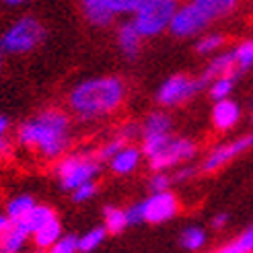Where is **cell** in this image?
<instances>
[{
  "label": "cell",
  "mask_w": 253,
  "mask_h": 253,
  "mask_svg": "<svg viewBox=\"0 0 253 253\" xmlns=\"http://www.w3.org/2000/svg\"><path fill=\"white\" fill-rule=\"evenodd\" d=\"M17 142L45 161H60L72 144L70 116L58 107H47L17 128Z\"/></svg>",
  "instance_id": "cell-1"
},
{
  "label": "cell",
  "mask_w": 253,
  "mask_h": 253,
  "mask_svg": "<svg viewBox=\"0 0 253 253\" xmlns=\"http://www.w3.org/2000/svg\"><path fill=\"white\" fill-rule=\"evenodd\" d=\"M126 83L120 77H93L79 83L68 95L72 113L83 122H95L116 113L126 101Z\"/></svg>",
  "instance_id": "cell-2"
},
{
  "label": "cell",
  "mask_w": 253,
  "mask_h": 253,
  "mask_svg": "<svg viewBox=\"0 0 253 253\" xmlns=\"http://www.w3.org/2000/svg\"><path fill=\"white\" fill-rule=\"evenodd\" d=\"M142 157L148 159V165L155 173H167L169 169L189 165L198 155V144L185 136H148L140 142Z\"/></svg>",
  "instance_id": "cell-3"
},
{
  "label": "cell",
  "mask_w": 253,
  "mask_h": 253,
  "mask_svg": "<svg viewBox=\"0 0 253 253\" xmlns=\"http://www.w3.org/2000/svg\"><path fill=\"white\" fill-rule=\"evenodd\" d=\"M237 8L233 0H194L183 6H177L169 31L175 37H194L202 33L210 23L226 17Z\"/></svg>",
  "instance_id": "cell-4"
},
{
  "label": "cell",
  "mask_w": 253,
  "mask_h": 253,
  "mask_svg": "<svg viewBox=\"0 0 253 253\" xmlns=\"http://www.w3.org/2000/svg\"><path fill=\"white\" fill-rule=\"evenodd\" d=\"M99 171H101V163L95 157V153H88V150L68 153L66 157L56 161L54 165V173L60 181V187L70 194L81 185L95 181Z\"/></svg>",
  "instance_id": "cell-5"
},
{
  "label": "cell",
  "mask_w": 253,
  "mask_h": 253,
  "mask_svg": "<svg viewBox=\"0 0 253 253\" xmlns=\"http://www.w3.org/2000/svg\"><path fill=\"white\" fill-rule=\"evenodd\" d=\"M45 40V27L37 17H21L4 31L0 47L8 54H27Z\"/></svg>",
  "instance_id": "cell-6"
},
{
  "label": "cell",
  "mask_w": 253,
  "mask_h": 253,
  "mask_svg": "<svg viewBox=\"0 0 253 253\" xmlns=\"http://www.w3.org/2000/svg\"><path fill=\"white\" fill-rule=\"evenodd\" d=\"M177 6L179 4L175 0H142L140 8L136 10V15L130 21L134 23V27L144 40L146 37H155L169 29Z\"/></svg>",
  "instance_id": "cell-7"
},
{
  "label": "cell",
  "mask_w": 253,
  "mask_h": 253,
  "mask_svg": "<svg viewBox=\"0 0 253 253\" xmlns=\"http://www.w3.org/2000/svg\"><path fill=\"white\" fill-rule=\"evenodd\" d=\"M208 88L202 83L200 77H187V74H173V77L165 79L157 88V103L163 107H177L181 103H187L189 99H194L200 91Z\"/></svg>",
  "instance_id": "cell-8"
},
{
  "label": "cell",
  "mask_w": 253,
  "mask_h": 253,
  "mask_svg": "<svg viewBox=\"0 0 253 253\" xmlns=\"http://www.w3.org/2000/svg\"><path fill=\"white\" fill-rule=\"evenodd\" d=\"M249 148H253V134H243L235 138L231 142H222L218 146H214L210 153L204 157L200 165L202 173H214L220 171L222 167H226L231 161H235L237 157H241L243 153H247Z\"/></svg>",
  "instance_id": "cell-9"
},
{
  "label": "cell",
  "mask_w": 253,
  "mask_h": 253,
  "mask_svg": "<svg viewBox=\"0 0 253 253\" xmlns=\"http://www.w3.org/2000/svg\"><path fill=\"white\" fill-rule=\"evenodd\" d=\"M140 210H142V222L163 224L177 216V212H179V200H177L173 192L150 194L146 200L140 202Z\"/></svg>",
  "instance_id": "cell-10"
},
{
  "label": "cell",
  "mask_w": 253,
  "mask_h": 253,
  "mask_svg": "<svg viewBox=\"0 0 253 253\" xmlns=\"http://www.w3.org/2000/svg\"><path fill=\"white\" fill-rule=\"evenodd\" d=\"M241 120V105L233 99H224V101H216L212 107V124L214 128L220 132H229Z\"/></svg>",
  "instance_id": "cell-11"
},
{
  "label": "cell",
  "mask_w": 253,
  "mask_h": 253,
  "mask_svg": "<svg viewBox=\"0 0 253 253\" xmlns=\"http://www.w3.org/2000/svg\"><path fill=\"white\" fill-rule=\"evenodd\" d=\"M81 10L93 27H109L118 17L111 6V0H84L81 2Z\"/></svg>",
  "instance_id": "cell-12"
},
{
  "label": "cell",
  "mask_w": 253,
  "mask_h": 253,
  "mask_svg": "<svg viewBox=\"0 0 253 253\" xmlns=\"http://www.w3.org/2000/svg\"><path fill=\"white\" fill-rule=\"evenodd\" d=\"M226 74H237V62H235V52L233 49H224V52H220L218 56H214L208 62V66L204 68V72L200 74V79L208 86L214 79L226 77Z\"/></svg>",
  "instance_id": "cell-13"
},
{
  "label": "cell",
  "mask_w": 253,
  "mask_h": 253,
  "mask_svg": "<svg viewBox=\"0 0 253 253\" xmlns=\"http://www.w3.org/2000/svg\"><path fill=\"white\" fill-rule=\"evenodd\" d=\"M142 42H144V37L138 33V29L134 27L132 21L120 23V27H118V45H120L122 54L128 60L138 58V54H140V49H142Z\"/></svg>",
  "instance_id": "cell-14"
},
{
  "label": "cell",
  "mask_w": 253,
  "mask_h": 253,
  "mask_svg": "<svg viewBox=\"0 0 253 253\" xmlns=\"http://www.w3.org/2000/svg\"><path fill=\"white\" fill-rule=\"evenodd\" d=\"M142 150L140 146H134V144H128L122 153H118L109 161V169L116 173V175H132L138 165L142 163Z\"/></svg>",
  "instance_id": "cell-15"
},
{
  "label": "cell",
  "mask_w": 253,
  "mask_h": 253,
  "mask_svg": "<svg viewBox=\"0 0 253 253\" xmlns=\"http://www.w3.org/2000/svg\"><path fill=\"white\" fill-rule=\"evenodd\" d=\"M142 138H148V136H167V134H173V120L167 111H150L148 116L144 118L142 126Z\"/></svg>",
  "instance_id": "cell-16"
},
{
  "label": "cell",
  "mask_w": 253,
  "mask_h": 253,
  "mask_svg": "<svg viewBox=\"0 0 253 253\" xmlns=\"http://www.w3.org/2000/svg\"><path fill=\"white\" fill-rule=\"evenodd\" d=\"M56 218H58V216H56L54 208H49V206H45V204H37V206H35V208H33V210H31L19 224L33 237L37 231L43 229L45 224H49V222L56 220Z\"/></svg>",
  "instance_id": "cell-17"
},
{
  "label": "cell",
  "mask_w": 253,
  "mask_h": 253,
  "mask_svg": "<svg viewBox=\"0 0 253 253\" xmlns=\"http://www.w3.org/2000/svg\"><path fill=\"white\" fill-rule=\"evenodd\" d=\"M29 233L21 224H10V229L0 237V253H23L29 243Z\"/></svg>",
  "instance_id": "cell-18"
},
{
  "label": "cell",
  "mask_w": 253,
  "mask_h": 253,
  "mask_svg": "<svg viewBox=\"0 0 253 253\" xmlns=\"http://www.w3.org/2000/svg\"><path fill=\"white\" fill-rule=\"evenodd\" d=\"M37 206V202L33 196L29 194H21V196H15V198H10L8 200V204H6V218L12 222V224H19L27 214Z\"/></svg>",
  "instance_id": "cell-19"
},
{
  "label": "cell",
  "mask_w": 253,
  "mask_h": 253,
  "mask_svg": "<svg viewBox=\"0 0 253 253\" xmlns=\"http://www.w3.org/2000/svg\"><path fill=\"white\" fill-rule=\"evenodd\" d=\"M62 235H64V233H62V224L56 218V220H52L49 224H45L43 229L37 231L31 239H33V245L40 249V251H49L62 239Z\"/></svg>",
  "instance_id": "cell-20"
},
{
  "label": "cell",
  "mask_w": 253,
  "mask_h": 253,
  "mask_svg": "<svg viewBox=\"0 0 253 253\" xmlns=\"http://www.w3.org/2000/svg\"><path fill=\"white\" fill-rule=\"evenodd\" d=\"M206 241H208V233H206V229H202V226H198V224L185 226V229L181 231V235H179V243L185 251L204 249Z\"/></svg>",
  "instance_id": "cell-21"
},
{
  "label": "cell",
  "mask_w": 253,
  "mask_h": 253,
  "mask_svg": "<svg viewBox=\"0 0 253 253\" xmlns=\"http://www.w3.org/2000/svg\"><path fill=\"white\" fill-rule=\"evenodd\" d=\"M103 220H105V231L111 235H120L122 231L128 229V216H126V208L120 206H105L103 208Z\"/></svg>",
  "instance_id": "cell-22"
},
{
  "label": "cell",
  "mask_w": 253,
  "mask_h": 253,
  "mask_svg": "<svg viewBox=\"0 0 253 253\" xmlns=\"http://www.w3.org/2000/svg\"><path fill=\"white\" fill-rule=\"evenodd\" d=\"M235 79H237V74H226V77L214 79L208 84V93L214 99V103H216V101L231 99V93H233V88H235Z\"/></svg>",
  "instance_id": "cell-23"
},
{
  "label": "cell",
  "mask_w": 253,
  "mask_h": 253,
  "mask_svg": "<svg viewBox=\"0 0 253 253\" xmlns=\"http://www.w3.org/2000/svg\"><path fill=\"white\" fill-rule=\"evenodd\" d=\"M109 233L105 231V226H93V229H88L86 233H83L79 237V251L81 253H91L95 251L101 243L105 241V237Z\"/></svg>",
  "instance_id": "cell-24"
},
{
  "label": "cell",
  "mask_w": 253,
  "mask_h": 253,
  "mask_svg": "<svg viewBox=\"0 0 253 253\" xmlns=\"http://www.w3.org/2000/svg\"><path fill=\"white\" fill-rule=\"evenodd\" d=\"M128 146V142L124 140V138L118 134V136H113V138H109L107 142H103L99 148H97V153H95V157L99 159V163H109L113 157H116L118 153H122V150Z\"/></svg>",
  "instance_id": "cell-25"
},
{
  "label": "cell",
  "mask_w": 253,
  "mask_h": 253,
  "mask_svg": "<svg viewBox=\"0 0 253 253\" xmlns=\"http://www.w3.org/2000/svg\"><path fill=\"white\" fill-rule=\"evenodd\" d=\"M224 47V35L222 33H206L202 40H198L196 43V52L202 56L208 54H220Z\"/></svg>",
  "instance_id": "cell-26"
},
{
  "label": "cell",
  "mask_w": 253,
  "mask_h": 253,
  "mask_svg": "<svg viewBox=\"0 0 253 253\" xmlns=\"http://www.w3.org/2000/svg\"><path fill=\"white\" fill-rule=\"evenodd\" d=\"M233 52L237 62V72H245L253 68V40H243Z\"/></svg>",
  "instance_id": "cell-27"
},
{
  "label": "cell",
  "mask_w": 253,
  "mask_h": 253,
  "mask_svg": "<svg viewBox=\"0 0 253 253\" xmlns=\"http://www.w3.org/2000/svg\"><path fill=\"white\" fill-rule=\"evenodd\" d=\"M47 253H81L79 251V237L77 235H62L60 241L49 249Z\"/></svg>",
  "instance_id": "cell-28"
},
{
  "label": "cell",
  "mask_w": 253,
  "mask_h": 253,
  "mask_svg": "<svg viewBox=\"0 0 253 253\" xmlns=\"http://www.w3.org/2000/svg\"><path fill=\"white\" fill-rule=\"evenodd\" d=\"M171 183H173V177L169 173H153V177L148 179V187H150V194H161V192H171Z\"/></svg>",
  "instance_id": "cell-29"
},
{
  "label": "cell",
  "mask_w": 253,
  "mask_h": 253,
  "mask_svg": "<svg viewBox=\"0 0 253 253\" xmlns=\"http://www.w3.org/2000/svg\"><path fill=\"white\" fill-rule=\"evenodd\" d=\"M97 181H91V183H84L81 185L79 189H74L72 192V200L77 202V204H83V202H88V200H93L97 196Z\"/></svg>",
  "instance_id": "cell-30"
},
{
  "label": "cell",
  "mask_w": 253,
  "mask_h": 253,
  "mask_svg": "<svg viewBox=\"0 0 253 253\" xmlns=\"http://www.w3.org/2000/svg\"><path fill=\"white\" fill-rule=\"evenodd\" d=\"M233 245L241 253H253V226H249L245 233L239 235L237 241H233Z\"/></svg>",
  "instance_id": "cell-31"
},
{
  "label": "cell",
  "mask_w": 253,
  "mask_h": 253,
  "mask_svg": "<svg viewBox=\"0 0 253 253\" xmlns=\"http://www.w3.org/2000/svg\"><path fill=\"white\" fill-rule=\"evenodd\" d=\"M8 128H10V122L0 116V157H4L8 150H10V142H8Z\"/></svg>",
  "instance_id": "cell-32"
},
{
  "label": "cell",
  "mask_w": 253,
  "mask_h": 253,
  "mask_svg": "<svg viewBox=\"0 0 253 253\" xmlns=\"http://www.w3.org/2000/svg\"><path fill=\"white\" fill-rule=\"evenodd\" d=\"M200 171V167H194V165H183V167H179L175 171V175H171L173 177V181H187V179H192V177L196 175Z\"/></svg>",
  "instance_id": "cell-33"
},
{
  "label": "cell",
  "mask_w": 253,
  "mask_h": 253,
  "mask_svg": "<svg viewBox=\"0 0 253 253\" xmlns=\"http://www.w3.org/2000/svg\"><path fill=\"white\" fill-rule=\"evenodd\" d=\"M126 216H128V224H130V226L142 224V210H140V204H132L130 208H126Z\"/></svg>",
  "instance_id": "cell-34"
},
{
  "label": "cell",
  "mask_w": 253,
  "mask_h": 253,
  "mask_svg": "<svg viewBox=\"0 0 253 253\" xmlns=\"http://www.w3.org/2000/svg\"><path fill=\"white\" fill-rule=\"evenodd\" d=\"M210 224H212V229H216V231L224 229V226L229 224V214H226V212H218V214H214Z\"/></svg>",
  "instance_id": "cell-35"
},
{
  "label": "cell",
  "mask_w": 253,
  "mask_h": 253,
  "mask_svg": "<svg viewBox=\"0 0 253 253\" xmlns=\"http://www.w3.org/2000/svg\"><path fill=\"white\" fill-rule=\"evenodd\" d=\"M10 224H12V222L6 218V214H0V237H2V235L10 229Z\"/></svg>",
  "instance_id": "cell-36"
},
{
  "label": "cell",
  "mask_w": 253,
  "mask_h": 253,
  "mask_svg": "<svg viewBox=\"0 0 253 253\" xmlns=\"http://www.w3.org/2000/svg\"><path fill=\"white\" fill-rule=\"evenodd\" d=\"M212 253H241V251H239L233 243H229V245H224V247H220V249H216V251H212Z\"/></svg>",
  "instance_id": "cell-37"
},
{
  "label": "cell",
  "mask_w": 253,
  "mask_h": 253,
  "mask_svg": "<svg viewBox=\"0 0 253 253\" xmlns=\"http://www.w3.org/2000/svg\"><path fill=\"white\" fill-rule=\"evenodd\" d=\"M2 54L4 52H2V47H0V70H2Z\"/></svg>",
  "instance_id": "cell-38"
},
{
  "label": "cell",
  "mask_w": 253,
  "mask_h": 253,
  "mask_svg": "<svg viewBox=\"0 0 253 253\" xmlns=\"http://www.w3.org/2000/svg\"><path fill=\"white\" fill-rule=\"evenodd\" d=\"M251 122H253V113H251Z\"/></svg>",
  "instance_id": "cell-39"
}]
</instances>
